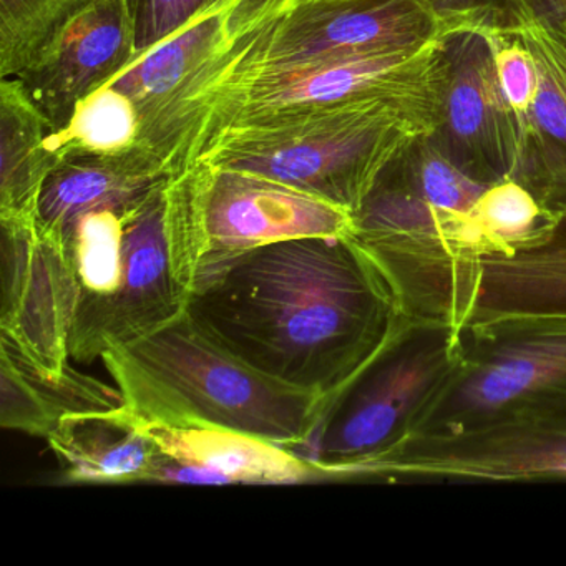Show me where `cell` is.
<instances>
[{
    "label": "cell",
    "instance_id": "cell-17",
    "mask_svg": "<svg viewBox=\"0 0 566 566\" xmlns=\"http://www.w3.org/2000/svg\"><path fill=\"white\" fill-rule=\"evenodd\" d=\"M45 440L62 483H151L164 457L125 403L65 417Z\"/></svg>",
    "mask_w": 566,
    "mask_h": 566
},
{
    "label": "cell",
    "instance_id": "cell-7",
    "mask_svg": "<svg viewBox=\"0 0 566 566\" xmlns=\"http://www.w3.org/2000/svg\"><path fill=\"white\" fill-rule=\"evenodd\" d=\"M447 41L416 51L223 67L198 92L188 111L187 167L191 151L205 137L230 125L373 98L442 94Z\"/></svg>",
    "mask_w": 566,
    "mask_h": 566
},
{
    "label": "cell",
    "instance_id": "cell-5",
    "mask_svg": "<svg viewBox=\"0 0 566 566\" xmlns=\"http://www.w3.org/2000/svg\"><path fill=\"white\" fill-rule=\"evenodd\" d=\"M442 94L373 98L230 125L205 137L188 165L280 181L356 214L380 175L417 138L433 137Z\"/></svg>",
    "mask_w": 566,
    "mask_h": 566
},
{
    "label": "cell",
    "instance_id": "cell-24",
    "mask_svg": "<svg viewBox=\"0 0 566 566\" xmlns=\"http://www.w3.org/2000/svg\"><path fill=\"white\" fill-rule=\"evenodd\" d=\"M437 12L459 32H490L518 12L543 18L566 15V0H430Z\"/></svg>",
    "mask_w": 566,
    "mask_h": 566
},
{
    "label": "cell",
    "instance_id": "cell-2",
    "mask_svg": "<svg viewBox=\"0 0 566 566\" xmlns=\"http://www.w3.org/2000/svg\"><path fill=\"white\" fill-rule=\"evenodd\" d=\"M190 316L274 380L319 394L331 409L417 327L350 237L254 248L201 274Z\"/></svg>",
    "mask_w": 566,
    "mask_h": 566
},
{
    "label": "cell",
    "instance_id": "cell-3",
    "mask_svg": "<svg viewBox=\"0 0 566 566\" xmlns=\"http://www.w3.org/2000/svg\"><path fill=\"white\" fill-rule=\"evenodd\" d=\"M360 473L566 475V317L467 326L455 370Z\"/></svg>",
    "mask_w": 566,
    "mask_h": 566
},
{
    "label": "cell",
    "instance_id": "cell-19",
    "mask_svg": "<svg viewBox=\"0 0 566 566\" xmlns=\"http://www.w3.org/2000/svg\"><path fill=\"white\" fill-rule=\"evenodd\" d=\"M124 406L117 386L81 370L44 373L0 340V426L48 439L65 417Z\"/></svg>",
    "mask_w": 566,
    "mask_h": 566
},
{
    "label": "cell",
    "instance_id": "cell-4",
    "mask_svg": "<svg viewBox=\"0 0 566 566\" xmlns=\"http://www.w3.org/2000/svg\"><path fill=\"white\" fill-rule=\"evenodd\" d=\"M125 407L150 422L251 433L297 453L331 412L326 397L260 373L214 340L190 313L101 357Z\"/></svg>",
    "mask_w": 566,
    "mask_h": 566
},
{
    "label": "cell",
    "instance_id": "cell-25",
    "mask_svg": "<svg viewBox=\"0 0 566 566\" xmlns=\"http://www.w3.org/2000/svg\"><path fill=\"white\" fill-rule=\"evenodd\" d=\"M492 45L493 62L496 77L506 104L516 117L525 115L535 101L536 77L535 64L528 51L515 35L506 32H480Z\"/></svg>",
    "mask_w": 566,
    "mask_h": 566
},
{
    "label": "cell",
    "instance_id": "cell-12",
    "mask_svg": "<svg viewBox=\"0 0 566 566\" xmlns=\"http://www.w3.org/2000/svg\"><path fill=\"white\" fill-rule=\"evenodd\" d=\"M446 55L442 122L433 140L479 180L495 184L512 177L518 130L500 88L489 39L459 32L447 41Z\"/></svg>",
    "mask_w": 566,
    "mask_h": 566
},
{
    "label": "cell",
    "instance_id": "cell-14",
    "mask_svg": "<svg viewBox=\"0 0 566 566\" xmlns=\"http://www.w3.org/2000/svg\"><path fill=\"white\" fill-rule=\"evenodd\" d=\"M490 32L518 38L538 77L532 107L515 115L518 151L510 178L532 191L546 213L566 214V15L518 12Z\"/></svg>",
    "mask_w": 566,
    "mask_h": 566
},
{
    "label": "cell",
    "instance_id": "cell-1",
    "mask_svg": "<svg viewBox=\"0 0 566 566\" xmlns=\"http://www.w3.org/2000/svg\"><path fill=\"white\" fill-rule=\"evenodd\" d=\"M207 165L57 227L0 221V340L54 376L187 313L205 256Z\"/></svg>",
    "mask_w": 566,
    "mask_h": 566
},
{
    "label": "cell",
    "instance_id": "cell-6",
    "mask_svg": "<svg viewBox=\"0 0 566 566\" xmlns=\"http://www.w3.org/2000/svg\"><path fill=\"white\" fill-rule=\"evenodd\" d=\"M490 187L455 164L432 137L417 138L354 214V243L410 316L449 303L457 271L489 244L473 208Z\"/></svg>",
    "mask_w": 566,
    "mask_h": 566
},
{
    "label": "cell",
    "instance_id": "cell-10",
    "mask_svg": "<svg viewBox=\"0 0 566 566\" xmlns=\"http://www.w3.org/2000/svg\"><path fill=\"white\" fill-rule=\"evenodd\" d=\"M230 0H217L177 34L137 57L111 85L127 95L140 117L138 144L164 155L175 171L184 170L188 111L195 95L227 61Z\"/></svg>",
    "mask_w": 566,
    "mask_h": 566
},
{
    "label": "cell",
    "instance_id": "cell-23",
    "mask_svg": "<svg viewBox=\"0 0 566 566\" xmlns=\"http://www.w3.org/2000/svg\"><path fill=\"white\" fill-rule=\"evenodd\" d=\"M473 217L493 253L525 243L552 214L543 210L532 191L512 178H503L483 191Z\"/></svg>",
    "mask_w": 566,
    "mask_h": 566
},
{
    "label": "cell",
    "instance_id": "cell-9",
    "mask_svg": "<svg viewBox=\"0 0 566 566\" xmlns=\"http://www.w3.org/2000/svg\"><path fill=\"white\" fill-rule=\"evenodd\" d=\"M453 34L430 0H304L234 39L224 67L416 51Z\"/></svg>",
    "mask_w": 566,
    "mask_h": 566
},
{
    "label": "cell",
    "instance_id": "cell-21",
    "mask_svg": "<svg viewBox=\"0 0 566 566\" xmlns=\"http://www.w3.org/2000/svg\"><path fill=\"white\" fill-rule=\"evenodd\" d=\"M94 0H0V78L24 74Z\"/></svg>",
    "mask_w": 566,
    "mask_h": 566
},
{
    "label": "cell",
    "instance_id": "cell-15",
    "mask_svg": "<svg viewBox=\"0 0 566 566\" xmlns=\"http://www.w3.org/2000/svg\"><path fill=\"white\" fill-rule=\"evenodd\" d=\"M510 317H566V214L473 266L467 326Z\"/></svg>",
    "mask_w": 566,
    "mask_h": 566
},
{
    "label": "cell",
    "instance_id": "cell-20",
    "mask_svg": "<svg viewBox=\"0 0 566 566\" xmlns=\"http://www.w3.org/2000/svg\"><path fill=\"white\" fill-rule=\"evenodd\" d=\"M55 132L18 77L0 78V221L38 218L45 181L62 161Z\"/></svg>",
    "mask_w": 566,
    "mask_h": 566
},
{
    "label": "cell",
    "instance_id": "cell-8",
    "mask_svg": "<svg viewBox=\"0 0 566 566\" xmlns=\"http://www.w3.org/2000/svg\"><path fill=\"white\" fill-rule=\"evenodd\" d=\"M462 353L463 331L417 327L347 390L301 455L319 467L324 480L357 476L364 463L396 442Z\"/></svg>",
    "mask_w": 566,
    "mask_h": 566
},
{
    "label": "cell",
    "instance_id": "cell-18",
    "mask_svg": "<svg viewBox=\"0 0 566 566\" xmlns=\"http://www.w3.org/2000/svg\"><path fill=\"white\" fill-rule=\"evenodd\" d=\"M175 174L164 155L140 144L118 154L62 158L42 190L38 223L57 227L81 211L125 203Z\"/></svg>",
    "mask_w": 566,
    "mask_h": 566
},
{
    "label": "cell",
    "instance_id": "cell-11",
    "mask_svg": "<svg viewBox=\"0 0 566 566\" xmlns=\"http://www.w3.org/2000/svg\"><path fill=\"white\" fill-rule=\"evenodd\" d=\"M203 230L200 276L264 244L296 238L350 237L354 214L280 181L207 165Z\"/></svg>",
    "mask_w": 566,
    "mask_h": 566
},
{
    "label": "cell",
    "instance_id": "cell-27",
    "mask_svg": "<svg viewBox=\"0 0 566 566\" xmlns=\"http://www.w3.org/2000/svg\"><path fill=\"white\" fill-rule=\"evenodd\" d=\"M300 4H301V2H300Z\"/></svg>",
    "mask_w": 566,
    "mask_h": 566
},
{
    "label": "cell",
    "instance_id": "cell-16",
    "mask_svg": "<svg viewBox=\"0 0 566 566\" xmlns=\"http://www.w3.org/2000/svg\"><path fill=\"white\" fill-rule=\"evenodd\" d=\"M142 430L161 453L203 467L227 483H303L324 480L319 467L296 450L251 433L197 423L150 422L137 417Z\"/></svg>",
    "mask_w": 566,
    "mask_h": 566
},
{
    "label": "cell",
    "instance_id": "cell-22",
    "mask_svg": "<svg viewBox=\"0 0 566 566\" xmlns=\"http://www.w3.org/2000/svg\"><path fill=\"white\" fill-rule=\"evenodd\" d=\"M140 117L134 102L107 84L78 102L71 124L55 132L62 158L72 155H108L138 144Z\"/></svg>",
    "mask_w": 566,
    "mask_h": 566
},
{
    "label": "cell",
    "instance_id": "cell-13",
    "mask_svg": "<svg viewBox=\"0 0 566 566\" xmlns=\"http://www.w3.org/2000/svg\"><path fill=\"white\" fill-rule=\"evenodd\" d=\"M135 57L134 0H94L18 78L61 132L78 102L111 84Z\"/></svg>",
    "mask_w": 566,
    "mask_h": 566
},
{
    "label": "cell",
    "instance_id": "cell-26",
    "mask_svg": "<svg viewBox=\"0 0 566 566\" xmlns=\"http://www.w3.org/2000/svg\"><path fill=\"white\" fill-rule=\"evenodd\" d=\"M217 0H134L137 54L177 34Z\"/></svg>",
    "mask_w": 566,
    "mask_h": 566
}]
</instances>
